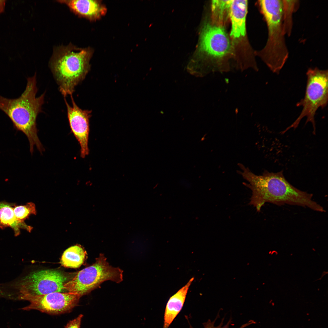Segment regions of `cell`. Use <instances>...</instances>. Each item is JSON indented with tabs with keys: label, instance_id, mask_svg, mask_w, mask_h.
I'll return each mask as SVG.
<instances>
[{
	"label": "cell",
	"instance_id": "7c38bea8",
	"mask_svg": "<svg viewBox=\"0 0 328 328\" xmlns=\"http://www.w3.org/2000/svg\"><path fill=\"white\" fill-rule=\"evenodd\" d=\"M247 7V0H231L229 12L231 24L230 36L234 38L244 36L246 34Z\"/></svg>",
	"mask_w": 328,
	"mask_h": 328
},
{
	"label": "cell",
	"instance_id": "277c9868",
	"mask_svg": "<svg viewBox=\"0 0 328 328\" xmlns=\"http://www.w3.org/2000/svg\"><path fill=\"white\" fill-rule=\"evenodd\" d=\"M61 271L53 269L34 271L21 275L10 282L0 284V297L12 300L54 292L66 291L64 285L70 279Z\"/></svg>",
	"mask_w": 328,
	"mask_h": 328
},
{
	"label": "cell",
	"instance_id": "5bb4252c",
	"mask_svg": "<svg viewBox=\"0 0 328 328\" xmlns=\"http://www.w3.org/2000/svg\"><path fill=\"white\" fill-rule=\"evenodd\" d=\"M16 205L15 203L0 202V228L10 227L13 230L15 236H17L20 234L21 229L30 232L32 227L16 217L14 211Z\"/></svg>",
	"mask_w": 328,
	"mask_h": 328
},
{
	"label": "cell",
	"instance_id": "8fae6325",
	"mask_svg": "<svg viewBox=\"0 0 328 328\" xmlns=\"http://www.w3.org/2000/svg\"><path fill=\"white\" fill-rule=\"evenodd\" d=\"M57 1L66 5L75 15L91 21L99 19L107 12L106 7L101 1L66 0Z\"/></svg>",
	"mask_w": 328,
	"mask_h": 328
},
{
	"label": "cell",
	"instance_id": "7a4b0ae2",
	"mask_svg": "<svg viewBox=\"0 0 328 328\" xmlns=\"http://www.w3.org/2000/svg\"><path fill=\"white\" fill-rule=\"evenodd\" d=\"M36 76L35 73L27 78L26 88L18 98L9 99L0 95V110L9 118L17 129L26 135L31 154L35 145L40 153L44 150L37 135L36 121L38 115L42 112L45 92L36 97Z\"/></svg>",
	"mask_w": 328,
	"mask_h": 328
},
{
	"label": "cell",
	"instance_id": "30bf717a",
	"mask_svg": "<svg viewBox=\"0 0 328 328\" xmlns=\"http://www.w3.org/2000/svg\"><path fill=\"white\" fill-rule=\"evenodd\" d=\"M70 97L72 106L70 105L65 98H64L67 118L71 131L80 146V156L84 158L89 154V122L91 111L80 108L75 102L73 96Z\"/></svg>",
	"mask_w": 328,
	"mask_h": 328
},
{
	"label": "cell",
	"instance_id": "9c48e42d",
	"mask_svg": "<svg viewBox=\"0 0 328 328\" xmlns=\"http://www.w3.org/2000/svg\"><path fill=\"white\" fill-rule=\"evenodd\" d=\"M231 44L227 33L221 26L207 24L203 28L199 46L201 52L214 58H222L229 52Z\"/></svg>",
	"mask_w": 328,
	"mask_h": 328
},
{
	"label": "cell",
	"instance_id": "ba28073f",
	"mask_svg": "<svg viewBox=\"0 0 328 328\" xmlns=\"http://www.w3.org/2000/svg\"><path fill=\"white\" fill-rule=\"evenodd\" d=\"M81 297L69 292H54L46 295L28 297L24 300L30 304L21 309L25 310H36L50 314L70 312L77 305Z\"/></svg>",
	"mask_w": 328,
	"mask_h": 328
},
{
	"label": "cell",
	"instance_id": "3957f363",
	"mask_svg": "<svg viewBox=\"0 0 328 328\" xmlns=\"http://www.w3.org/2000/svg\"><path fill=\"white\" fill-rule=\"evenodd\" d=\"M93 53L90 47L79 48L71 43L54 49L49 66L64 98L72 96L75 87L85 78L90 70Z\"/></svg>",
	"mask_w": 328,
	"mask_h": 328
},
{
	"label": "cell",
	"instance_id": "ac0fdd59",
	"mask_svg": "<svg viewBox=\"0 0 328 328\" xmlns=\"http://www.w3.org/2000/svg\"><path fill=\"white\" fill-rule=\"evenodd\" d=\"M14 211L17 219L22 222H24L31 215H36V214L35 205L32 202L27 203L23 205H16L14 207Z\"/></svg>",
	"mask_w": 328,
	"mask_h": 328
},
{
	"label": "cell",
	"instance_id": "6da1fadb",
	"mask_svg": "<svg viewBox=\"0 0 328 328\" xmlns=\"http://www.w3.org/2000/svg\"><path fill=\"white\" fill-rule=\"evenodd\" d=\"M239 166L242 170L239 173L249 182L243 184L252 191L249 204L255 207L257 212H260L267 203L278 206H297L317 212H326L322 206L313 200L312 194L291 184L284 176L283 171L274 173L265 170L262 175L258 176L242 164H239Z\"/></svg>",
	"mask_w": 328,
	"mask_h": 328
},
{
	"label": "cell",
	"instance_id": "4fadbf2b",
	"mask_svg": "<svg viewBox=\"0 0 328 328\" xmlns=\"http://www.w3.org/2000/svg\"><path fill=\"white\" fill-rule=\"evenodd\" d=\"M193 279V278L190 279L185 285L169 298L165 309L163 328H168L181 311L189 288Z\"/></svg>",
	"mask_w": 328,
	"mask_h": 328
},
{
	"label": "cell",
	"instance_id": "e0dca14e",
	"mask_svg": "<svg viewBox=\"0 0 328 328\" xmlns=\"http://www.w3.org/2000/svg\"><path fill=\"white\" fill-rule=\"evenodd\" d=\"M231 0H213L211 3L212 16L214 21L221 24L229 12Z\"/></svg>",
	"mask_w": 328,
	"mask_h": 328
},
{
	"label": "cell",
	"instance_id": "52a82bcc",
	"mask_svg": "<svg viewBox=\"0 0 328 328\" xmlns=\"http://www.w3.org/2000/svg\"><path fill=\"white\" fill-rule=\"evenodd\" d=\"M123 271L110 265L103 254L95 262L80 271L64 285L66 291L80 297L99 287L103 282L111 280L119 283L123 280Z\"/></svg>",
	"mask_w": 328,
	"mask_h": 328
},
{
	"label": "cell",
	"instance_id": "ffe728a7",
	"mask_svg": "<svg viewBox=\"0 0 328 328\" xmlns=\"http://www.w3.org/2000/svg\"><path fill=\"white\" fill-rule=\"evenodd\" d=\"M83 315L80 314L76 318L70 321L65 328H80L81 319Z\"/></svg>",
	"mask_w": 328,
	"mask_h": 328
},
{
	"label": "cell",
	"instance_id": "8992f818",
	"mask_svg": "<svg viewBox=\"0 0 328 328\" xmlns=\"http://www.w3.org/2000/svg\"><path fill=\"white\" fill-rule=\"evenodd\" d=\"M307 81L304 98L297 104L302 106L300 114L295 121L282 132L283 134L291 128H296L302 119L306 117V123H312L313 134L316 133L315 115L319 108H323L327 104L328 100V70L317 67L310 68L307 72Z\"/></svg>",
	"mask_w": 328,
	"mask_h": 328
},
{
	"label": "cell",
	"instance_id": "9a60e30c",
	"mask_svg": "<svg viewBox=\"0 0 328 328\" xmlns=\"http://www.w3.org/2000/svg\"><path fill=\"white\" fill-rule=\"evenodd\" d=\"M87 252L80 245H75L67 249L63 253L60 263L67 268H77L84 263Z\"/></svg>",
	"mask_w": 328,
	"mask_h": 328
},
{
	"label": "cell",
	"instance_id": "d6986e66",
	"mask_svg": "<svg viewBox=\"0 0 328 328\" xmlns=\"http://www.w3.org/2000/svg\"><path fill=\"white\" fill-rule=\"evenodd\" d=\"M217 317L213 321H211L210 319L208 320L206 322L203 323L204 326L203 328H229L230 325L231 323V320L230 319L227 323L225 325H223L224 318L222 319L220 323L217 326H215V323L217 319ZM255 322L253 320H250L247 323L243 324L238 328H245L246 327L253 324H255ZM189 328H193L191 325L190 326Z\"/></svg>",
	"mask_w": 328,
	"mask_h": 328
},
{
	"label": "cell",
	"instance_id": "2e32d148",
	"mask_svg": "<svg viewBox=\"0 0 328 328\" xmlns=\"http://www.w3.org/2000/svg\"><path fill=\"white\" fill-rule=\"evenodd\" d=\"M282 21L284 31L285 35L290 36L292 26L293 13L299 8V1L282 0Z\"/></svg>",
	"mask_w": 328,
	"mask_h": 328
},
{
	"label": "cell",
	"instance_id": "5b68a950",
	"mask_svg": "<svg viewBox=\"0 0 328 328\" xmlns=\"http://www.w3.org/2000/svg\"><path fill=\"white\" fill-rule=\"evenodd\" d=\"M259 3L268 31L267 43L260 55L271 70L278 74L289 55L283 28L282 0H261Z\"/></svg>",
	"mask_w": 328,
	"mask_h": 328
}]
</instances>
